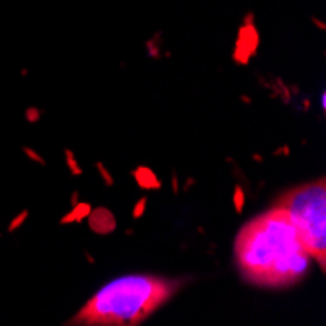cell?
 <instances>
[{
  "label": "cell",
  "mask_w": 326,
  "mask_h": 326,
  "mask_svg": "<svg viewBox=\"0 0 326 326\" xmlns=\"http://www.w3.org/2000/svg\"><path fill=\"white\" fill-rule=\"evenodd\" d=\"M24 115H26V121L34 125V123H39V119H41L43 111H41V109H39L37 106H28V108H26V113H24Z\"/></svg>",
  "instance_id": "7c38bea8"
},
{
  "label": "cell",
  "mask_w": 326,
  "mask_h": 326,
  "mask_svg": "<svg viewBox=\"0 0 326 326\" xmlns=\"http://www.w3.org/2000/svg\"><path fill=\"white\" fill-rule=\"evenodd\" d=\"M320 108L326 109V92H322V96H320Z\"/></svg>",
  "instance_id": "ac0fdd59"
},
{
  "label": "cell",
  "mask_w": 326,
  "mask_h": 326,
  "mask_svg": "<svg viewBox=\"0 0 326 326\" xmlns=\"http://www.w3.org/2000/svg\"><path fill=\"white\" fill-rule=\"evenodd\" d=\"M194 182H196V180H194V178H188V180H186V188H188V190H190V188H192V186H194Z\"/></svg>",
  "instance_id": "d6986e66"
},
{
  "label": "cell",
  "mask_w": 326,
  "mask_h": 326,
  "mask_svg": "<svg viewBox=\"0 0 326 326\" xmlns=\"http://www.w3.org/2000/svg\"><path fill=\"white\" fill-rule=\"evenodd\" d=\"M172 190H174V194H180V186H178V176H176V172H172Z\"/></svg>",
  "instance_id": "2e32d148"
},
{
  "label": "cell",
  "mask_w": 326,
  "mask_h": 326,
  "mask_svg": "<svg viewBox=\"0 0 326 326\" xmlns=\"http://www.w3.org/2000/svg\"><path fill=\"white\" fill-rule=\"evenodd\" d=\"M146 203H148V199H146L145 196L137 199V203H135V207H133V219H141V217L145 215V211H146Z\"/></svg>",
  "instance_id": "9a60e30c"
},
{
  "label": "cell",
  "mask_w": 326,
  "mask_h": 326,
  "mask_svg": "<svg viewBox=\"0 0 326 326\" xmlns=\"http://www.w3.org/2000/svg\"><path fill=\"white\" fill-rule=\"evenodd\" d=\"M22 150H24V154H26V156H28L32 162H36V164H39V166H45V158H43V156H41L37 150H34L32 146H24Z\"/></svg>",
  "instance_id": "5bb4252c"
},
{
  "label": "cell",
  "mask_w": 326,
  "mask_h": 326,
  "mask_svg": "<svg viewBox=\"0 0 326 326\" xmlns=\"http://www.w3.org/2000/svg\"><path fill=\"white\" fill-rule=\"evenodd\" d=\"M28 217H30V211H28V209H22V211L10 221V225H8V233H16V231L28 221Z\"/></svg>",
  "instance_id": "8fae6325"
},
{
  "label": "cell",
  "mask_w": 326,
  "mask_h": 326,
  "mask_svg": "<svg viewBox=\"0 0 326 326\" xmlns=\"http://www.w3.org/2000/svg\"><path fill=\"white\" fill-rule=\"evenodd\" d=\"M184 283L186 279H168L150 273L121 275L98 289L69 324H141L170 301Z\"/></svg>",
  "instance_id": "7a4b0ae2"
},
{
  "label": "cell",
  "mask_w": 326,
  "mask_h": 326,
  "mask_svg": "<svg viewBox=\"0 0 326 326\" xmlns=\"http://www.w3.org/2000/svg\"><path fill=\"white\" fill-rule=\"evenodd\" d=\"M65 164L69 166L72 176H82V166L76 162V156H74V152L71 148H65Z\"/></svg>",
  "instance_id": "ba28073f"
},
{
  "label": "cell",
  "mask_w": 326,
  "mask_h": 326,
  "mask_svg": "<svg viewBox=\"0 0 326 326\" xmlns=\"http://www.w3.org/2000/svg\"><path fill=\"white\" fill-rule=\"evenodd\" d=\"M80 201V196H78V192H72V196H71V205H76Z\"/></svg>",
  "instance_id": "e0dca14e"
},
{
  "label": "cell",
  "mask_w": 326,
  "mask_h": 326,
  "mask_svg": "<svg viewBox=\"0 0 326 326\" xmlns=\"http://www.w3.org/2000/svg\"><path fill=\"white\" fill-rule=\"evenodd\" d=\"M86 219H88L90 231L96 233V235H102V236L111 235V233L117 229L115 215H113L109 209H106V207H96V209H92Z\"/></svg>",
  "instance_id": "5b68a950"
},
{
  "label": "cell",
  "mask_w": 326,
  "mask_h": 326,
  "mask_svg": "<svg viewBox=\"0 0 326 326\" xmlns=\"http://www.w3.org/2000/svg\"><path fill=\"white\" fill-rule=\"evenodd\" d=\"M244 203H246V194L240 186H235V192H233V205H235V211L236 213H242L244 211Z\"/></svg>",
  "instance_id": "30bf717a"
},
{
  "label": "cell",
  "mask_w": 326,
  "mask_h": 326,
  "mask_svg": "<svg viewBox=\"0 0 326 326\" xmlns=\"http://www.w3.org/2000/svg\"><path fill=\"white\" fill-rule=\"evenodd\" d=\"M235 256L246 281L272 289L299 283L312 266L295 225L277 205L242 227Z\"/></svg>",
  "instance_id": "6da1fadb"
},
{
  "label": "cell",
  "mask_w": 326,
  "mask_h": 326,
  "mask_svg": "<svg viewBox=\"0 0 326 326\" xmlns=\"http://www.w3.org/2000/svg\"><path fill=\"white\" fill-rule=\"evenodd\" d=\"M92 211V205L90 203H86V201H78L76 205H72V209H71V213H67V215H63L61 217V225H71V223H80V221H84L86 217H88V213Z\"/></svg>",
  "instance_id": "52a82bcc"
},
{
  "label": "cell",
  "mask_w": 326,
  "mask_h": 326,
  "mask_svg": "<svg viewBox=\"0 0 326 326\" xmlns=\"http://www.w3.org/2000/svg\"><path fill=\"white\" fill-rule=\"evenodd\" d=\"M96 168H98V172H100V176H102V180H104V184L108 186V188H111L113 184H115V180H113V176H111V172L104 166V162H96Z\"/></svg>",
  "instance_id": "4fadbf2b"
},
{
  "label": "cell",
  "mask_w": 326,
  "mask_h": 326,
  "mask_svg": "<svg viewBox=\"0 0 326 326\" xmlns=\"http://www.w3.org/2000/svg\"><path fill=\"white\" fill-rule=\"evenodd\" d=\"M160 37H162V34H156L154 37H150V39L146 41V53H148L152 59H158V57L162 55V53H160V45H162Z\"/></svg>",
  "instance_id": "9c48e42d"
},
{
  "label": "cell",
  "mask_w": 326,
  "mask_h": 326,
  "mask_svg": "<svg viewBox=\"0 0 326 326\" xmlns=\"http://www.w3.org/2000/svg\"><path fill=\"white\" fill-rule=\"evenodd\" d=\"M133 178H135V182H137V186H139L141 190L150 192V190H160V188H162L160 178H158L148 166H137V168L133 170Z\"/></svg>",
  "instance_id": "8992f818"
},
{
  "label": "cell",
  "mask_w": 326,
  "mask_h": 326,
  "mask_svg": "<svg viewBox=\"0 0 326 326\" xmlns=\"http://www.w3.org/2000/svg\"><path fill=\"white\" fill-rule=\"evenodd\" d=\"M260 45V36L258 30L254 26V14H248L244 24L240 26L238 34H236V41H235V51H233V59L238 65H248L250 59L256 55Z\"/></svg>",
  "instance_id": "277c9868"
},
{
  "label": "cell",
  "mask_w": 326,
  "mask_h": 326,
  "mask_svg": "<svg viewBox=\"0 0 326 326\" xmlns=\"http://www.w3.org/2000/svg\"><path fill=\"white\" fill-rule=\"evenodd\" d=\"M277 207H281L295 225L307 252L316 260L318 268L326 266V182L324 178L308 182L285 192Z\"/></svg>",
  "instance_id": "3957f363"
}]
</instances>
